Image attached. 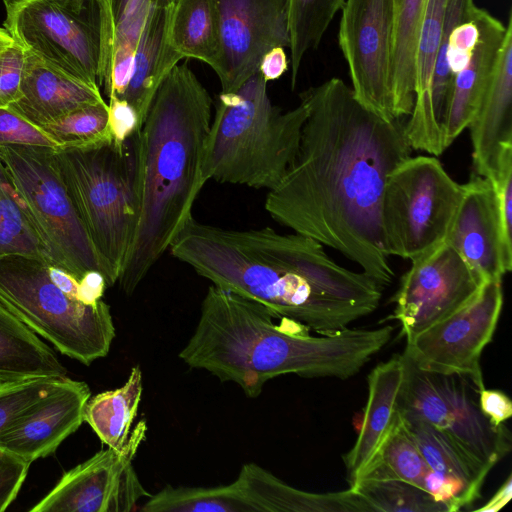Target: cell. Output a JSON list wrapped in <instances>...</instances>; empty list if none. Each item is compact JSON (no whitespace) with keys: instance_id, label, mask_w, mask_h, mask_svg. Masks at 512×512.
<instances>
[{"instance_id":"6da1fadb","label":"cell","mask_w":512,"mask_h":512,"mask_svg":"<svg viewBox=\"0 0 512 512\" xmlns=\"http://www.w3.org/2000/svg\"><path fill=\"white\" fill-rule=\"evenodd\" d=\"M309 108L295 159L265 209L279 224L337 250L383 289L394 278L380 209L388 175L410 157L402 118L364 108L341 79L299 94Z\"/></svg>"},{"instance_id":"7a4b0ae2","label":"cell","mask_w":512,"mask_h":512,"mask_svg":"<svg viewBox=\"0 0 512 512\" xmlns=\"http://www.w3.org/2000/svg\"><path fill=\"white\" fill-rule=\"evenodd\" d=\"M169 251L213 285L320 335L372 313L383 291L364 272L333 261L318 241L270 227L222 228L191 217Z\"/></svg>"},{"instance_id":"3957f363","label":"cell","mask_w":512,"mask_h":512,"mask_svg":"<svg viewBox=\"0 0 512 512\" xmlns=\"http://www.w3.org/2000/svg\"><path fill=\"white\" fill-rule=\"evenodd\" d=\"M277 318L264 305L224 290L208 288L196 328L179 353L191 368L234 382L250 398L267 381L286 374L347 379L357 374L391 339L394 328H344L310 336L305 325Z\"/></svg>"},{"instance_id":"277c9868","label":"cell","mask_w":512,"mask_h":512,"mask_svg":"<svg viewBox=\"0 0 512 512\" xmlns=\"http://www.w3.org/2000/svg\"><path fill=\"white\" fill-rule=\"evenodd\" d=\"M212 99L193 71L177 64L156 90L139 130V216L118 283L132 294L192 216L206 183L203 162Z\"/></svg>"},{"instance_id":"5b68a950","label":"cell","mask_w":512,"mask_h":512,"mask_svg":"<svg viewBox=\"0 0 512 512\" xmlns=\"http://www.w3.org/2000/svg\"><path fill=\"white\" fill-rule=\"evenodd\" d=\"M308 113L302 99L288 111L273 105L259 70L236 91L221 93L206 140V182L277 187L295 159Z\"/></svg>"},{"instance_id":"8992f818","label":"cell","mask_w":512,"mask_h":512,"mask_svg":"<svg viewBox=\"0 0 512 512\" xmlns=\"http://www.w3.org/2000/svg\"><path fill=\"white\" fill-rule=\"evenodd\" d=\"M138 147L139 130L121 144L110 134L54 150L67 194L105 268L107 286L120 277L138 223Z\"/></svg>"},{"instance_id":"52a82bcc","label":"cell","mask_w":512,"mask_h":512,"mask_svg":"<svg viewBox=\"0 0 512 512\" xmlns=\"http://www.w3.org/2000/svg\"><path fill=\"white\" fill-rule=\"evenodd\" d=\"M47 265L22 254L0 257V302L61 354L90 365L109 353L115 337L110 307L67 294L51 281Z\"/></svg>"},{"instance_id":"ba28073f","label":"cell","mask_w":512,"mask_h":512,"mask_svg":"<svg viewBox=\"0 0 512 512\" xmlns=\"http://www.w3.org/2000/svg\"><path fill=\"white\" fill-rule=\"evenodd\" d=\"M0 162L49 263L78 280L87 271L96 270L106 281L105 268L61 179L54 149L1 145Z\"/></svg>"},{"instance_id":"9c48e42d","label":"cell","mask_w":512,"mask_h":512,"mask_svg":"<svg viewBox=\"0 0 512 512\" xmlns=\"http://www.w3.org/2000/svg\"><path fill=\"white\" fill-rule=\"evenodd\" d=\"M463 184L432 156L409 157L387 177L381 200L382 244L387 256L411 261L445 241Z\"/></svg>"},{"instance_id":"30bf717a","label":"cell","mask_w":512,"mask_h":512,"mask_svg":"<svg viewBox=\"0 0 512 512\" xmlns=\"http://www.w3.org/2000/svg\"><path fill=\"white\" fill-rule=\"evenodd\" d=\"M4 28L29 53L88 84L102 86L100 0H4Z\"/></svg>"},{"instance_id":"8fae6325","label":"cell","mask_w":512,"mask_h":512,"mask_svg":"<svg viewBox=\"0 0 512 512\" xmlns=\"http://www.w3.org/2000/svg\"><path fill=\"white\" fill-rule=\"evenodd\" d=\"M402 355L405 372L397 409L437 427L491 470L511 450V434L506 425L491 424L480 410L472 394L476 389L467 378L420 369Z\"/></svg>"},{"instance_id":"7c38bea8","label":"cell","mask_w":512,"mask_h":512,"mask_svg":"<svg viewBox=\"0 0 512 512\" xmlns=\"http://www.w3.org/2000/svg\"><path fill=\"white\" fill-rule=\"evenodd\" d=\"M502 306V281H488L465 306L406 341L403 354L420 369L463 376L479 392L485 388L481 354Z\"/></svg>"},{"instance_id":"4fadbf2b","label":"cell","mask_w":512,"mask_h":512,"mask_svg":"<svg viewBox=\"0 0 512 512\" xmlns=\"http://www.w3.org/2000/svg\"><path fill=\"white\" fill-rule=\"evenodd\" d=\"M138 423L124 449H102L65 472L30 512H128L151 494L141 483L133 459L145 439Z\"/></svg>"},{"instance_id":"5bb4252c","label":"cell","mask_w":512,"mask_h":512,"mask_svg":"<svg viewBox=\"0 0 512 512\" xmlns=\"http://www.w3.org/2000/svg\"><path fill=\"white\" fill-rule=\"evenodd\" d=\"M338 42L347 62L355 99L390 121L392 0H345Z\"/></svg>"},{"instance_id":"9a60e30c","label":"cell","mask_w":512,"mask_h":512,"mask_svg":"<svg viewBox=\"0 0 512 512\" xmlns=\"http://www.w3.org/2000/svg\"><path fill=\"white\" fill-rule=\"evenodd\" d=\"M485 283L446 242L413 260L393 298L406 341L465 306Z\"/></svg>"},{"instance_id":"2e32d148","label":"cell","mask_w":512,"mask_h":512,"mask_svg":"<svg viewBox=\"0 0 512 512\" xmlns=\"http://www.w3.org/2000/svg\"><path fill=\"white\" fill-rule=\"evenodd\" d=\"M221 93L234 92L274 47H289L288 0H217Z\"/></svg>"},{"instance_id":"e0dca14e","label":"cell","mask_w":512,"mask_h":512,"mask_svg":"<svg viewBox=\"0 0 512 512\" xmlns=\"http://www.w3.org/2000/svg\"><path fill=\"white\" fill-rule=\"evenodd\" d=\"M485 282L502 281L512 269V250L504 241L492 182L473 175L445 238Z\"/></svg>"},{"instance_id":"ac0fdd59","label":"cell","mask_w":512,"mask_h":512,"mask_svg":"<svg viewBox=\"0 0 512 512\" xmlns=\"http://www.w3.org/2000/svg\"><path fill=\"white\" fill-rule=\"evenodd\" d=\"M90 397L84 381L65 377L59 387L0 433V448L29 463L51 455L82 425Z\"/></svg>"},{"instance_id":"d6986e66","label":"cell","mask_w":512,"mask_h":512,"mask_svg":"<svg viewBox=\"0 0 512 512\" xmlns=\"http://www.w3.org/2000/svg\"><path fill=\"white\" fill-rule=\"evenodd\" d=\"M478 40L464 67L451 78L446 97L442 132L447 149L475 117L496 66L506 24L484 9L475 14Z\"/></svg>"},{"instance_id":"ffe728a7","label":"cell","mask_w":512,"mask_h":512,"mask_svg":"<svg viewBox=\"0 0 512 512\" xmlns=\"http://www.w3.org/2000/svg\"><path fill=\"white\" fill-rule=\"evenodd\" d=\"M476 174L493 179L500 151L512 144V13L492 77L470 123Z\"/></svg>"},{"instance_id":"44dd1931","label":"cell","mask_w":512,"mask_h":512,"mask_svg":"<svg viewBox=\"0 0 512 512\" xmlns=\"http://www.w3.org/2000/svg\"><path fill=\"white\" fill-rule=\"evenodd\" d=\"M446 0H427L421 20L414 67V104L405 133L412 149L440 156L446 148L432 104V84L439 54Z\"/></svg>"},{"instance_id":"7402d4cb","label":"cell","mask_w":512,"mask_h":512,"mask_svg":"<svg viewBox=\"0 0 512 512\" xmlns=\"http://www.w3.org/2000/svg\"><path fill=\"white\" fill-rule=\"evenodd\" d=\"M103 101L100 87L76 79L27 51L21 94L9 108L42 127L79 107Z\"/></svg>"},{"instance_id":"603a6c76","label":"cell","mask_w":512,"mask_h":512,"mask_svg":"<svg viewBox=\"0 0 512 512\" xmlns=\"http://www.w3.org/2000/svg\"><path fill=\"white\" fill-rule=\"evenodd\" d=\"M235 483L253 512H374L351 488L329 493L303 491L255 463L244 464Z\"/></svg>"},{"instance_id":"cb8c5ba5","label":"cell","mask_w":512,"mask_h":512,"mask_svg":"<svg viewBox=\"0 0 512 512\" xmlns=\"http://www.w3.org/2000/svg\"><path fill=\"white\" fill-rule=\"evenodd\" d=\"M104 25L102 86L108 98L123 99L135 51L150 14L176 0H100Z\"/></svg>"},{"instance_id":"d4e9b609","label":"cell","mask_w":512,"mask_h":512,"mask_svg":"<svg viewBox=\"0 0 512 512\" xmlns=\"http://www.w3.org/2000/svg\"><path fill=\"white\" fill-rule=\"evenodd\" d=\"M405 372L403 355L378 364L368 375V400L353 447L343 456L349 487L390 430Z\"/></svg>"},{"instance_id":"484cf974","label":"cell","mask_w":512,"mask_h":512,"mask_svg":"<svg viewBox=\"0 0 512 512\" xmlns=\"http://www.w3.org/2000/svg\"><path fill=\"white\" fill-rule=\"evenodd\" d=\"M172 6L154 10L142 30L123 96L136 110L141 126L151 100L166 75L182 59L170 43Z\"/></svg>"},{"instance_id":"4316f807","label":"cell","mask_w":512,"mask_h":512,"mask_svg":"<svg viewBox=\"0 0 512 512\" xmlns=\"http://www.w3.org/2000/svg\"><path fill=\"white\" fill-rule=\"evenodd\" d=\"M66 375L52 348L0 302V384Z\"/></svg>"},{"instance_id":"83f0119b","label":"cell","mask_w":512,"mask_h":512,"mask_svg":"<svg viewBox=\"0 0 512 512\" xmlns=\"http://www.w3.org/2000/svg\"><path fill=\"white\" fill-rule=\"evenodd\" d=\"M427 0H392L391 107L394 118L410 115L414 104L417 40Z\"/></svg>"},{"instance_id":"f1b7e54d","label":"cell","mask_w":512,"mask_h":512,"mask_svg":"<svg viewBox=\"0 0 512 512\" xmlns=\"http://www.w3.org/2000/svg\"><path fill=\"white\" fill-rule=\"evenodd\" d=\"M142 392V371L135 366L123 386L88 399L84 422L90 425L102 443L116 450L124 449L131 436Z\"/></svg>"},{"instance_id":"f546056e","label":"cell","mask_w":512,"mask_h":512,"mask_svg":"<svg viewBox=\"0 0 512 512\" xmlns=\"http://www.w3.org/2000/svg\"><path fill=\"white\" fill-rule=\"evenodd\" d=\"M170 43L182 58H193L215 68L219 53L217 0H176L173 4Z\"/></svg>"},{"instance_id":"4dcf8cb0","label":"cell","mask_w":512,"mask_h":512,"mask_svg":"<svg viewBox=\"0 0 512 512\" xmlns=\"http://www.w3.org/2000/svg\"><path fill=\"white\" fill-rule=\"evenodd\" d=\"M399 412L429 469L463 481L479 498L483 482L490 470L471 458L437 427L417 415Z\"/></svg>"},{"instance_id":"1f68e13d","label":"cell","mask_w":512,"mask_h":512,"mask_svg":"<svg viewBox=\"0 0 512 512\" xmlns=\"http://www.w3.org/2000/svg\"><path fill=\"white\" fill-rule=\"evenodd\" d=\"M429 470L397 409L396 418L387 435L350 487L362 481L401 480L422 488Z\"/></svg>"},{"instance_id":"d6a6232c","label":"cell","mask_w":512,"mask_h":512,"mask_svg":"<svg viewBox=\"0 0 512 512\" xmlns=\"http://www.w3.org/2000/svg\"><path fill=\"white\" fill-rule=\"evenodd\" d=\"M144 512H253L235 481L215 487L166 486L139 508Z\"/></svg>"},{"instance_id":"836d02e7","label":"cell","mask_w":512,"mask_h":512,"mask_svg":"<svg viewBox=\"0 0 512 512\" xmlns=\"http://www.w3.org/2000/svg\"><path fill=\"white\" fill-rule=\"evenodd\" d=\"M345 0H288L291 86L295 87L305 54L317 48Z\"/></svg>"},{"instance_id":"e575fe53","label":"cell","mask_w":512,"mask_h":512,"mask_svg":"<svg viewBox=\"0 0 512 512\" xmlns=\"http://www.w3.org/2000/svg\"><path fill=\"white\" fill-rule=\"evenodd\" d=\"M10 254L33 256L50 264L0 162V257Z\"/></svg>"},{"instance_id":"d590c367","label":"cell","mask_w":512,"mask_h":512,"mask_svg":"<svg viewBox=\"0 0 512 512\" xmlns=\"http://www.w3.org/2000/svg\"><path fill=\"white\" fill-rule=\"evenodd\" d=\"M351 488L374 512H448L428 492L401 480L362 481Z\"/></svg>"},{"instance_id":"8d00e7d4","label":"cell","mask_w":512,"mask_h":512,"mask_svg":"<svg viewBox=\"0 0 512 512\" xmlns=\"http://www.w3.org/2000/svg\"><path fill=\"white\" fill-rule=\"evenodd\" d=\"M61 147L78 146L108 135V103L84 105L41 127Z\"/></svg>"},{"instance_id":"74e56055","label":"cell","mask_w":512,"mask_h":512,"mask_svg":"<svg viewBox=\"0 0 512 512\" xmlns=\"http://www.w3.org/2000/svg\"><path fill=\"white\" fill-rule=\"evenodd\" d=\"M476 8L473 0H446L442 36L432 84L433 111L441 127L451 83V74L446 60L448 38L456 27L473 17Z\"/></svg>"},{"instance_id":"f35d334b","label":"cell","mask_w":512,"mask_h":512,"mask_svg":"<svg viewBox=\"0 0 512 512\" xmlns=\"http://www.w3.org/2000/svg\"><path fill=\"white\" fill-rule=\"evenodd\" d=\"M64 378H37L0 384V433L59 387Z\"/></svg>"},{"instance_id":"ab89813d","label":"cell","mask_w":512,"mask_h":512,"mask_svg":"<svg viewBox=\"0 0 512 512\" xmlns=\"http://www.w3.org/2000/svg\"><path fill=\"white\" fill-rule=\"evenodd\" d=\"M24 145L48 147L61 146L41 127L28 121L9 107L0 108V146Z\"/></svg>"},{"instance_id":"60d3db41","label":"cell","mask_w":512,"mask_h":512,"mask_svg":"<svg viewBox=\"0 0 512 512\" xmlns=\"http://www.w3.org/2000/svg\"><path fill=\"white\" fill-rule=\"evenodd\" d=\"M491 182L498 201L504 241L512 250V144L502 147Z\"/></svg>"},{"instance_id":"b9f144b4","label":"cell","mask_w":512,"mask_h":512,"mask_svg":"<svg viewBox=\"0 0 512 512\" xmlns=\"http://www.w3.org/2000/svg\"><path fill=\"white\" fill-rule=\"evenodd\" d=\"M27 51L14 41L0 55V108L9 107L21 94Z\"/></svg>"},{"instance_id":"7bdbcfd3","label":"cell","mask_w":512,"mask_h":512,"mask_svg":"<svg viewBox=\"0 0 512 512\" xmlns=\"http://www.w3.org/2000/svg\"><path fill=\"white\" fill-rule=\"evenodd\" d=\"M31 463L0 448V512L16 499Z\"/></svg>"},{"instance_id":"ee69618b","label":"cell","mask_w":512,"mask_h":512,"mask_svg":"<svg viewBox=\"0 0 512 512\" xmlns=\"http://www.w3.org/2000/svg\"><path fill=\"white\" fill-rule=\"evenodd\" d=\"M140 128L139 116L132 105L124 99L109 98L108 129L116 143H123Z\"/></svg>"},{"instance_id":"f6af8a7d","label":"cell","mask_w":512,"mask_h":512,"mask_svg":"<svg viewBox=\"0 0 512 512\" xmlns=\"http://www.w3.org/2000/svg\"><path fill=\"white\" fill-rule=\"evenodd\" d=\"M478 393L480 410L493 426H500L512 416V403L504 392L484 388Z\"/></svg>"},{"instance_id":"bcb514c9","label":"cell","mask_w":512,"mask_h":512,"mask_svg":"<svg viewBox=\"0 0 512 512\" xmlns=\"http://www.w3.org/2000/svg\"><path fill=\"white\" fill-rule=\"evenodd\" d=\"M288 69L284 47L278 46L269 50L262 58L259 71L266 82L277 80Z\"/></svg>"},{"instance_id":"7dc6e473","label":"cell","mask_w":512,"mask_h":512,"mask_svg":"<svg viewBox=\"0 0 512 512\" xmlns=\"http://www.w3.org/2000/svg\"><path fill=\"white\" fill-rule=\"evenodd\" d=\"M512 496V478L511 475L508 476L507 480L501 485V487L497 490L494 496L483 506L476 511H497L501 509Z\"/></svg>"},{"instance_id":"c3c4849f","label":"cell","mask_w":512,"mask_h":512,"mask_svg":"<svg viewBox=\"0 0 512 512\" xmlns=\"http://www.w3.org/2000/svg\"><path fill=\"white\" fill-rule=\"evenodd\" d=\"M14 39L5 28H0V55L12 43Z\"/></svg>"}]
</instances>
